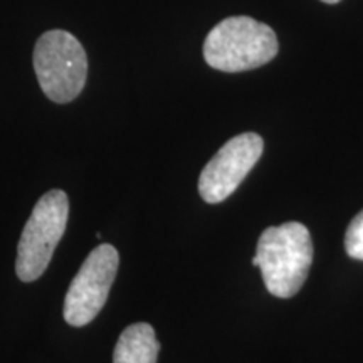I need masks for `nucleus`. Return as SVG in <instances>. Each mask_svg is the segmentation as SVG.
I'll return each mask as SVG.
<instances>
[{
    "instance_id": "f257e3e1",
    "label": "nucleus",
    "mask_w": 363,
    "mask_h": 363,
    "mask_svg": "<svg viewBox=\"0 0 363 363\" xmlns=\"http://www.w3.org/2000/svg\"><path fill=\"white\" fill-rule=\"evenodd\" d=\"M313 262V240L306 225L286 222L267 227L257 242L252 266L259 267L266 289L288 299L299 293Z\"/></svg>"
},
{
    "instance_id": "f03ea898",
    "label": "nucleus",
    "mask_w": 363,
    "mask_h": 363,
    "mask_svg": "<svg viewBox=\"0 0 363 363\" xmlns=\"http://www.w3.org/2000/svg\"><path fill=\"white\" fill-rule=\"evenodd\" d=\"M279 44L269 26L247 16L227 17L203 43V57L211 67L240 72L267 65L278 54Z\"/></svg>"
},
{
    "instance_id": "7ed1b4c3",
    "label": "nucleus",
    "mask_w": 363,
    "mask_h": 363,
    "mask_svg": "<svg viewBox=\"0 0 363 363\" xmlns=\"http://www.w3.org/2000/svg\"><path fill=\"white\" fill-rule=\"evenodd\" d=\"M67 216L69 199L66 192L54 189L39 199L17 246L16 272L21 281L33 283L44 274L66 233Z\"/></svg>"
},
{
    "instance_id": "20e7f679",
    "label": "nucleus",
    "mask_w": 363,
    "mask_h": 363,
    "mask_svg": "<svg viewBox=\"0 0 363 363\" xmlns=\"http://www.w3.org/2000/svg\"><path fill=\"white\" fill-rule=\"evenodd\" d=\"M34 71L45 96L54 103H69L84 88L88 57L74 35L49 30L35 44Z\"/></svg>"
},
{
    "instance_id": "39448f33",
    "label": "nucleus",
    "mask_w": 363,
    "mask_h": 363,
    "mask_svg": "<svg viewBox=\"0 0 363 363\" xmlns=\"http://www.w3.org/2000/svg\"><path fill=\"white\" fill-rule=\"evenodd\" d=\"M120 254L111 244H99L89 252L78 274L71 281L65 298V320L67 325L86 326L101 313L115 283Z\"/></svg>"
},
{
    "instance_id": "423d86ee",
    "label": "nucleus",
    "mask_w": 363,
    "mask_h": 363,
    "mask_svg": "<svg viewBox=\"0 0 363 363\" xmlns=\"http://www.w3.org/2000/svg\"><path fill=\"white\" fill-rule=\"evenodd\" d=\"M264 142L256 133L234 136L212 157L199 177V192L207 203L225 201L242 184L262 155Z\"/></svg>"
},
{
    "instance_id": "0eeeda50",
    "label": "nucleus",
    "mask_w": 363,
    "mask_h": 363,
    "mask_svg": "<svg viewBox=\"0 0 363 363\" xmlns=\"http://www.w3.org/2000/svg\"><path fill=\"white\" fill-rule=\"evenodd\" d=\"M160 353L155 330L148 323L130 325L118 338L113 363H157Z\"/></svg>"
},
{
    "instance_id": "6e6552de",
    "label": "nucleus",
    "mask_w": 363,
    "mask_h": 363,
    "mask_svg": "<svg viewBox=\"0 0 363 363\" xmlns=\"http://www.w3.org/2000/svg\"><path fill=\"white\" fill-rule=\"evenodd\" d=\"M345 251L352 259L363 261V211L353 217L345 234Z\"/></svg>"
},
{
    "instance_id": "1a4fd4ad",
    "label": "nucleus",
    "mask_w": 363,
    "mask_h": 363,
    "mask_svg": "<svg viewBox=\"0 0 363 363\" xmlns=\"http://www.w3.org/2000/svg\"><path fill=\"white\" fill-rule=\"evenodd\" d=\"M323 2H325V4H338L340 0H323Z\"/></svg>"
}]
</instances>
